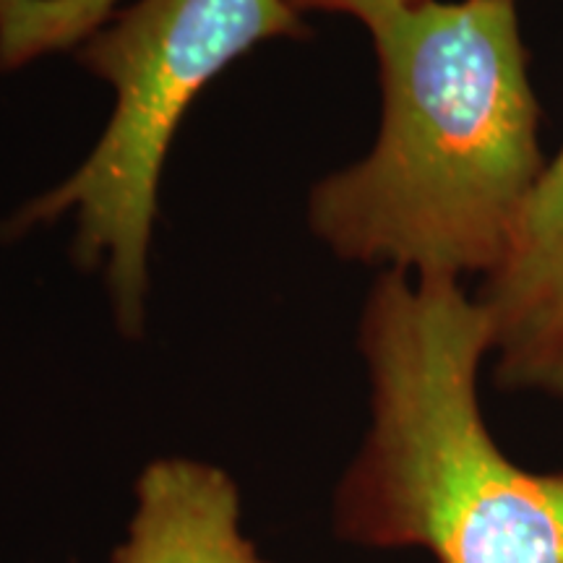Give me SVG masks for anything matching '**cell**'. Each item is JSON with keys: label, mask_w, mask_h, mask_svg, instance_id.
Returning a JSON list of instances; mask_svg holds the SVG:
<instances>
[{"label": "cell", "mask_w": 563, "mask_h": 563, "mask_svg": "<svg viewBox=\"0 0 563 563\" xmlns=\"http://www.w3.org/2000/svg\"><path fill=\"white\" fill-rule=\"evenodd\" d=\"M241 498L222 470L157 460L136 483L129 540L112 563H269L238 530Z\"/></svg>", "instance_id": "5b68a950"}, {"label": "cell", "mask_w": 563, "mask_h": 563, "mask_svg": "<svg viewBox=\"0 0 563 563\" xmlns=\"http://www.w3.org/2000/svg\"><path fill=\"white\" fill-rule=\"evenodd\" d=\"M121 0H0V68L66 51L108 24Z\"/></svg>", "instance_id": "8992f818"}, {"label": "cell", "mask_w": 563, "mask_h": 563, "mask_svg": "<svg viewBox=\"0 0 563 563\" xmlns=\"http://www.w3.org/2000/svg\"><path fill=\"white\" fill-rule=\"evenodd\" d=\"M368 32L382 129L313 188L308 222L347 262L485 277L548 162L517 0H420Z\"/></svg>", "instance_id": "6da1fadb"}, {"label": "cell", "mask_w": 563, "mask_h": 563, "mask_svg": "<svg viewBox=\"0 0 563 563\" xmlns=\"http://www.w3.org/2000/svg\"><path fill=\"white\" fill-rule=\"evenodd\" d=\"M308 32L285 0H136L79 51L115 89L108 129L79 170L13 217L9 235L74 209L76 264H108L118 323L139 334L159 178L180 121L201 89L258 42Z\"/></svg>", "instance_id": "3957f363"}, {"label": "cell", "mask_w": 563, "mask_h": 563, "mask_svg": "<svg viewBox=\"0 0 563 563\" xmlns=\"http://www.w3.org/2000/svg\"><path fill=\"white\" fill-rule=\"evenodd\" d=\"M371 428L334 501L340 538L435 563H563V473L493 439L485 311L460 279L384 269L361 319Z\"/></svg>", "instance_id": "7a4b0ae2"}, {"label": "cell", "mask_w": 563, "mask_h": 563, "mask_svg": "<svg viewBox=\"0 0 563 563\" xmlns=\"http://www.w3.org/2000/svg\"><path fill=\"white\" fill-rule=\"evenodd\" d=\"M475 298L488 319L496 384L563 402V150L545 162Z\"/></svg>", "instance_id": "277c9868"}, {"label": "cell", "mask_w": 563, "mask_h": 563, "mask_svg": "<svg viewBox=\"0 0 563 563\" xmlns=\"http://www.w3.org/2000/svg\"><path fill=\"white\" fill-rule=\"evenodd\" d=\"M292 11H327V13H347L363 21L365 26L378 24V21L391 16L394 11L407 9V5L420 3V0H285Z\"/></svg>", "instance_id": "52a82bcc"}]
</instances>
